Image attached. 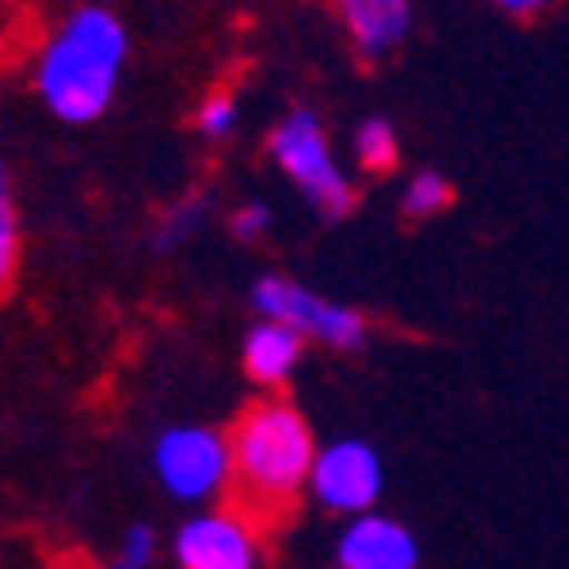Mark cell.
<instances>
[{
  "mask_svg": "<svg viewBox=\"0 0 569 569\" xmlns=\"http://www.w3.org/2000/svg\"><path fill=\"white\" fill-rule=\"evenodd\" d=\"M269 164L297 187V197L319 214V219H347L356 210V182L333 156V141L323 132V119L310 106L282 110L278 123L264 137Z\"/></svg>",
  "mask_w": 569,
  "mask_h": 569,
  "instance_id": "cell-3",
  "label": "cell"
},
{
  "mask_svg": "<svg viewBox=\"0 0 569 569\" xmlns=\"http://www.w3.org/2000/svg\"><path fill=\"white\" fill-rule=\"evenodd\" d=\"M156 560H160V533H156V525H147V519H137V525H128L123 538L114 542L110 569H151Z\"/></svg>",
  "mask_w": 569,
  "mask_h": 569,
  "instance_id": "cell-15",
  "label": "cell"
},
{
  "mask_svg": "<svg viewBox=\"0 0 569 569\" xmlns=\"http://www.w3.org/2000/svg\"><path fill=\"white\" fill-rule=\"evenodd\" d=\"M228 451H232L237 506L256 515L260 525H273V519L292 515V506L310 492L319 438L292 397L264 392L232 419Z\"/></svg>",
  "mask_w": 569,
  "mask_h": 569,
  "instance_id": "cell-2",
  "label": "cell"
},
{
  "mask_svg": "<svg viewBox=\"0 0 569 569\" xmlns=\"http://www.w3.org/2000/svg\"><path fill=\"white\" fill-rule=\"evenodd\" d=\"M351 156H356V169L360 173L383 178V173H392L401 164V137H397V128L383 114H369L351 132Z\"/></svg>",
  "mask_w": 569,
  "mask_h": 569,
  "instance_id": "cell-12",
  "label": "cell"
},
{
  "mask_svg": "<svg viewBox=\"0 0 569 569\" xmlns=\"http://www.w3.org/2000/svg\"><path fill=\"white\" fill-rule=\"evenodd\" d=\"M269 223H273V210L264 201H242L228 214V228H232L237 242H256L260 232H269Z\"/></svg>",
  "mask_w": 569,
  "mask_h": 569,
  "instance_id": "cell-17",
  "label": "cell"
},
{
  "mask_svg": "<svg viewBox=\"0 0 569 569\" xmlns=\"http://www.w3.org/2000/svg\"><path fill=\"white\" fill-rule=\"evenodd\" d=\"M151 469L160 488L182 506H219V497L232 488V451L228 433L210 423H169L151 442Z\"/></svg>",
  "mask_w": 569,
  "mask_h": 569,
  "instance_id": "cell-5",
  "label": "cell"
},
{
  "mask_svg": "<svg viewBox=\"0 0 569 569\" xmlns=\"http://www.w3.org/2000/svg\"><path fill=\"white\" fill-rule=\"evenodd\" d=\"M383 483H388V469L383 456H378L373 442L365 438H333V442H319L315 469H310V501L328 515H369L383 501Z\"/></svg>",
  "mask_w": 569,
  "mask_h": 569,
  "instance_id": "cell-7",
  "label": "cell"
},
{
  "mask_svg": "<svg viewBox=\"0 0 569 569\" xmlns=\"http://www.w3.org/2000/svg\"><path fill=\"white\" fill-rule=\"evenodd\" d=\"M206 214H210V192H192V197L173 201V206L160 214V223H156L151 247H156V251H178L187 237H197V228L206 223Z\"/></svg>",
  "mask_w": 569,
  "mask_h": 569,
  "instance_id": "cell-14",
  "label": "cell"
},
{
  "mask_svg": "<svg viewBox=\"0 0 569 569\" xmlns=\"http://www.w3.org/2000/svg\"><path fill=\"white\" fill-rule=\"evenodd\" d=\"M169 556L178 569H264V525L237 501L201 506L173 529Z\"/></svg>",
  "mask_w": 569,
  "mask_h": 569,
  "instance_id": "cell-6",
  "label": "cell"
},
{
  "mask_svg": "<svg viewBox=\"0 0 569 569\" xmlns=\"http://www.w3.org/2000/svg\"><path fill=\"white\" fill-rule=\"evenodd\" d=\"M492 6L501 14H515V19H533V14H542L551 6V0H492Z\"/></svg>",
  "mask_w": 569,
  "mask_h": 569,
  "instance_id": "cell-18",
  "label": "cell"
},
{
  "mask_svg": "<svg viewBox=\"0 0 569 569\" xmlns=\"http://www.w3.org/2000/svg\"><path fill=\"white\" fill-rule=\"evenodd\" d=\"M451 201H456L451 178H442L438 169H419V173H410L406 192H401V219H410V223L438 219L451 210Z\"/></svg>",
  "mask_w": 569,
  "mask_h": 569,
  "instance_id": "cell-13",
  "label": "cell"
},
{
  "mask_svg": "<svg viewBox=\"0 0 569 569\" xmlns=\"http://www.w3.org/2000/svg\"><path fill=\"white\" fill-rule=\"evenodd\" d=\"M306 338L292 333L288 323H273V319H256L242 338V373L260 392H282L292 383V373L306 360Z\"/></svg>",
  "mask_w": 569,
  "mask_h": 569,
  "instance_id": "cell-10",
  "label": "cell"
},
{
  "mask_svg": "<svg viewBox=\"0 0 569 569\" xmlns=\"http://www.w3.org/2000/svg\"><path fill=\"white\" fill-rule=\"evenodd\" d=\"M197 132L206 137V141H228L232 132H237V123H242V106H237V97L232 91H210V97L197 106Z\"/></svg>",
  "mask_w": 569,
  "mask_h": 569,
  "instance_id": "cell-16",
  "label": "cell"
},
{
  "mask_svg": "<svg viewBox=\"0 0 569 569\" xmlns=\"http://www.w3.org/2000/svg\"><path fill=\"white\" fill-rule=\"evenodd\" d=\"M128 28L110 6H73L32 60L41 110L64 128L101 123L128 73Z\"/></svg>",
  "mask_w": 569,
  "mask_h": 569,
  "instance_id": "cell-1",
  "label": "cell"
},
{
  "mask_svg": "<svg viewBox=\"0 0 569 569\" xmlns=\"http://www.w3.org/2000/svg\"><path fill=\"white\" fill-rule=\"evenodd\" d=\"M333 565L338 569H419V538L397 515L369 510L342 525L333 542Z\"/></svg>",
  "mask_w": 569,
  "mask_h": 569,
  "instance_id": "cell-8",
  "label": "cell"
},
{
  "mask_svg": "<svg viewBox=\"0 0 569 569\" xmlns=\"http://www.w3.org/2000/svg\"><path fill=\"white\" fill-rule=\"evenodd\" d=\"M251 310L260 319H273V323H288L292 333H301L306 342L323 347V351H365L369 347V319L347 306V301H333L306 282L288 278V273H264L251 282Z\"/></svg>",
  "mask_w": 569,
  "mask_h": 569,
  "instance_id": "cell-4",
  "label": "cell"
},
{
  "mask_svg": "<svg viewBox=\"0 0 569 569\" xmlns=\"http://www.w3.org/2000/svg\"><path fill=\"white\" fill-rule=\"evenodd\" d=\"M351 51L369 64L397 56L415 32V0H333Z\"/></svg>",
  "mask_w": 569,
  "mask_h": 569,
  "instance_id": "cell-9",
  "label": "cell"
},
{
  "mask_svg": "<svg viewBox=\"0 0 569 569\" xmlns=\"http://www.w3.org/2000/svg\"><path fill=\"white\" fill-rule=\"evenodd\" d=\"M23 269V210H19V187L6 160V147H0V297L14 292Z\"/></svg>",
  "mask_w": 569,
  "mask_h": 569,
  "instance_id": "cell-11",
  "label": "cell"
}]
</instances>
